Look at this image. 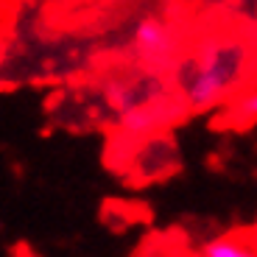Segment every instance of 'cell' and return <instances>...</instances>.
Here are the masks:
<instances>
[{
  "mask_svg": "<svg viewBox=\"0 0 257 257\" xmlns=\"http://www.w3.org/2000/svg\"><path fill=\"white\" fill-rule=\"evenodd\" d=\"M246 51L235 42H207L199 56L190 59L182 76V98L190 109L207 112L218 106L238 84Z\"/></svg>",
  "mask_w": 257,
  "mask_h": 257,
  "instance_id": "6da1fadb",
  "label": "cell"
},
{
  "mask_svg": "<svg viewBox=\"0 0 257 257\" xmlns=\"http://www.w3.org/2000/svg\"><path fill=\"white\" fill-rule=\"evenodd\" d=\"M132 48L146 67L162 70L179 53V34L160 17H143L132 31Z\"/></svg>",
  "mask_w": 257,
  "mask_h": 257,
  "instance_id": "7a4b0ae2",
  "label": "cell"
},
{
  "mask_svg": "<svg viewBox=\"0 0 257 257\" xmlns=\"http://www.w3.org/2000/svg\"><path fill=\"white\" fill-rule=\"evenodd\" d=\"M165 117H168V112L162 109L160 103H140V106H135V109H128L123 115V132H128V135H146V132H151Z\"/></svg>",
  "mask_w": 257,
  "mask_h": 257,
  "instance_id": "3957f363",
  "label": "cell"
},
{
  "mask_svg": "<svg viewBox=\"0 0 257 257\" xmlns=\"http://www.w3.org/2000/svg\"><path fill=\"white\" fill-rule=\"evenodd\" d=\"M201 251H204L207 257H257L254 246L243 243V240H238V238H229V235L207 240V243L201 246Z\"/></svg>",
  "mask_w": 257,
  "mask_h": 257,
  "instance_id": "277c9868",
  "label": "cell"
},
{
  "mask_svg": "<svg viewBox=\"0 0 257 257\" xmlns=\"http://www.w3.org/2000/svg\"><path fill=\"white\" fill-rule=\"evenodd\" d=\"M106 101H109V106L117 109L120 115H126L128 109H135V106L146 103L135 84H109V87H106Z\"/></svg>",
  "mask_w": 257,
  "mask_h": 257,
  "instance_id": "5b68a950",
  "label": "cell"
},
{
  "mask_svg": "<svg viewBox=\"0 0 257 257\" xmlns=\"http://www.w3.org/2000/svg\"><path fill=\"white\" fill-rule=\"evenodd\" d=\"M232 120L240 128H249L257 123V90L243 92V95L235 98V103H232Z\"/></svg>",
  "mask_w": 257,
  "mask_h": 257,
  "instance_id": "8992f818",
  "label": "cell"
},
{
  "mask_svg": "<svg viewBox=\"0 0 257 257\" xmlns=\"http://www.w3.org/2000/svg\"><path fill=\"white\" fill-rule=\"evenodd\" d=\"M187 257H207L204 251H196V254H187Z\"/></svg>",
  "mask_w": 257,
  "mask_h": 257,
  "instance_id": "52a82bcc",
  "label": "cell"
},
{
  "mask_svg": "<svg viewBox=\"0 0 257 257\" xmlns=\"http://www.w3.org/2000/svg\"><path fill=\"white\" fill-rule=\"evenodd\" d=\"M101 3H115V0H101Z\"/></svg>",
  "mask_w": 257,
  "mask_h": 257,
  "instance_id": "ba28073f",
  "label": "cell"
}]
</instances>
